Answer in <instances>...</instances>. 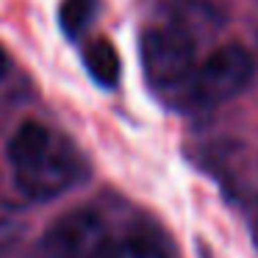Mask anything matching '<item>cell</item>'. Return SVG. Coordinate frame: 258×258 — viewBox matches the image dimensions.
<instances>
[{
    "instance_id": "9c48e42d",
    "label": "cell",
    "mask_w": 258,
    "mask_h": 258,
    "mask_svg": "<svg viewBox=\"0 0 258 258\" xmlns=\"http://www.w3.org/2000/svg\"><path fill=\"white\" fill-rule=\"evenodd\" d=\"M6 70H9V58H6V53H3V47H0V81L6 78Z\"/></svg>"
},
{
    "instance_id": "6da1fadb",
    "label": "cell",
    "mask_w": 258,
    "mask_h": 258,
    "mask_svg": "<svg viewBox=\"0 0 258 258\" xmlns=\"http://www.w3.org/2000/svg\"><path fill=\"white\" fill-rule=\"evenodd\" d=\"M6 156L14 183L34 200H50L78 180V161L70 147L36 119H28L14 131Z\"/></svg>"
},
{
    "instance_id": "ba28073f",
    "label": "cell",
    "mask_w": 258,
    "mask_h": 258,
    "mask_svg": "<svg viewBox=\"0 0 258 258\" xmlns=\"http://www.w3.org/2000/svg\"><path fill=\"white\" fill-rule=\"evenodd\" d=\"M20 233H23V228H20L14 219H6L0 217V252H6L14 247V241L20 239Z\"/></svg>"
},
{
    "instance_id": "3957f363",
    "label": "cell",
    "mask_w": 258,
    "mask_h": 258,
    "mask_svg": "<svg viewBox=\"0 0 258 258\" xmlns=\"http://www.w3.org/2000/svg\"><path fill=\"white\" fill-rule=\"evenodd\" d=\"M142 64L153 89L186 92L197 70L195 45L175 25H156L142 36Z\"/></svg>"
},
{
    "instance_id": "7a4b0ae2",
    "label": "cell",
    "mask_w": 258,
    "mask_h": 258,
    "mask_svg": "<svg viewBox=\"0 0 258 258\" xmlns=\"http://www.w3.org/2000/svg\"><path fill=\"white\" fill-rule=\"evenodd\" d=\"M252 73H255V61L247 47L222 45L206 61L197 64L183 95L195 106H219L241 95L252 81Z\"/></svg>"
},
{
    "instance_id": "5b68a950",
    "label": "cell",
    "mask_w": 258,
    "mask_h": 258,
    "mask_svg": "<svg viewBox=\"0 0 258 258\" xmlns=\"http://www.w3.org/2000/svg\"><path fill=\"white\" fill-rule=\"evenodd\" d=\"M84 64L89 70V75L106 89H114L119 84V73H122V64H119V53L117 47L108 39H92L84 50Z\"/></svg>"
},
{
    "instance_id": "277c9868",
    "label": "cell",
    "mask_w": 258,
    "mask_h": 258,
    "mask_svg": "<svg viewBox=\"0 0 258 258\" xmlns=\"http://www.w3.org/2000/svg\"><path fill=\"white\" fill-rule=\"evenodd\" d=\"M111 236L100 214L75 208L58 217L42 236V252L47 258H106Z\"/></svg>"
},
{
    "instance_id": "52a82bcc",
    "label": "cell",
    "mask_w": 258,
    "mask_h": 258,
    "mask_svg": "<svg viewBox=\"0 0 258 258\" xmlns=\"http://www.w3.org/2000/svg\"><path fill=\"white\" fill-rule=\"evenodd\" d=\"M106 258H167V255L153 239L134 233V236H125L122 241H117Z\"/></svg>"
},
{
    "instance_id": "8992f818",
    "label": "cell",
    "mask_w": 258,
    "mask_h": 258,
    "mask_svg": "<svg viewBox=\"0 0 258 258\" xmlns=\"http://www.w3.org/2000/svg\"><path fill=\"white\" fill-rule=\"evenodd\" d=\"M100 12V0H64L58 9V23L70 39H81L95 23Z\"/></svg>"
}]
</instances>
